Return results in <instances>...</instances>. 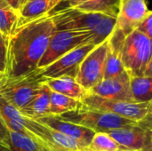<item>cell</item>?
<instances>
[{
    "mask_svg": "<svg viewBox=\"0 0 152 151\" xmlns=\"http://www.w3.org/2000/svg\"><path fill=\"white\" fill-rule=\"evenodd\" d=\"M55 30L49 13L17 28L8 39L3 79H13L34 73Z\"/></svg>",
    "mask_w": 152,
    "mask_h": 151,
    "instance_id": "6da1fadb",
    "label": "cell"
},
{
    "mask_svg": "<svg viewBox=\"0 0 152 151\" xmlns=\"http://www.w3.org/2000/svg\"><path fill=\"white\" fill-rule=\"evenodd\" d=\"M49 15L56 30L90 32L98 45L106 41L113 31L116 19L101 13L87 12L69 7L52 10Z\"/></svg>",
    "mask_w": 152,
    "mask_h": 151,
    "instance_id": "7a4b0ae2",
    "label": "cell"
},
{
    "mask_svg": "<svg viewBox=\"0 0 152 151\" xmlns=\"http://www.w3.org/2000/svg\"><path fill=\"white\" fill-rule=\"evenodd\" d=\"M151 39L139 32L133 31L123 44L121 60L125 71L132 77H152Z\"/></svg>",
    "mask_w": 152,
    "mask_h": 151,
    "instance_id": "3957f363",
    "label": "cell"
},
{
    "mask_svg": "<svg viewBox=\"0 0 152 151\" xmlns=\"http://www.w3.org/2000/svg\"><path fill=\"white\" fill-rule=\"evenodd\" d=\"M57 117L64 121L92 130L95 133H108L119 128H127L141 123L128 120L111 113L87 109L80 105L77 109Z\"/></svg>",
    "mask_w": 152,
    "mask_h": 151,
    "instance_id": "277c9868",
    "label": "cell"
},
{
    "mask_svg": "<svg viewBox=\"0 0 152 151\" xmlns=\"http://www.w3.org/2000/svg\"><path fill=\"white\" fill-rule=\"evenodd\" d=\"M80 106L91 110L111 113L134 122H142L151 117L152 101L140 103L111 101L87 93L80 101Z\"/></svg>",
    "mask_w": 152,
    "mask_h": 151,
    "instance_id": "5b68a950",
    "label": "cell"
},
{
    "mask_svg": "<svg viewBox=\"0 0 152 151\" xmlns=\"http://www.w3.org/2000/svg\"><path fill=\"white\" fill-rule=\"evenodd\" d=\"M86 44H94L96 45L95 38L90 32L77 30H55L49 41L48 46L42 59L37 65V70L44 69L68 52Z\"/></svg>",
    "mask_w": 152,
    "mask_h": 151,
    "instance_id": "8992f818",
    "label": "cell"
},
{
    "mask_svg": "<svg viewBox=\"0 0 152 151\" xmlns=\"http://www.w3.org/2000/svg\"><path fill=\"white\" fill-rule=\"evenodd\" d=\"M43 80L35 72L18 78L3 79L0 85V96L18 110L25 108L38 93Z\"/></svg>",
    "mask_w": 152,
    "mask_h": 151,
    "instance_id": "52a82bcc",
    "label": "cell"
},
{
    "mask_svg": "<svg viewBox=\"0 0 152 151\" xmlns=\"http://www.w3.org/2000/svg\"><path fill=\"white\" fill-rule=\"evenodd\" d=\"M95 46L96 45L94 44L80 45L61 56L44 69L35 71V75L37 78L42 80L53 79L66 76L76 78L80 63Z\"/></svg>",
    "mask_w": 152,
    "mask_h": 151,
    "instance_id": "ba28073f",
    "label": "cell"
},
{
    "mask_svg": "<svg viewBox=\"0 0 152 151\" xmlns=\"http://www.w3.org/2000/svg\"><path fill=\"white\" fill-rule=\"evenodd\" d=\"M108 39L96 45L84 58L78 67L75 79L86 92L103 79Z\"/></svg>",
    "mask_w": 152,
    "mask_h": 151,
    "instance_id": "9c48e42d",
    "label": "cell"
},
{
    "mask_svg": "<svg viewBox=\"0 0 152 151\" xmlns=\"http://www.w3.org/2000/svg\"><path fill=\"white\" fill-rule=\"evenodd\" d=\"M106 133L117 142L119 151L152 150L151 117L134 126L119 128Z\"/></svg>",
    "mask_w": 152,
    "mask_h": 151,
    "instance_id": "30bf717a",
    "label": "cell"
},
{
    "mask_svg": "<svg viewBox=\"0 0 152 151\" xmlns=\"http://www.w3.org/2000/svg\"><path fill=\"white\" fill-rule=\"evenodd\" d=\"M150 12L145 0H127L123 2L110 35L125 40L128 35L137 28Z\"/></svg>",
    "mask_w": 152,
    "mask_h": 151,
    "instance_id": "8fae6325",
    "label": "cell"
},
{
    "mask_svg": "<svg viewBox=\"0 0 152 151\" xmlns=\"http://www.w3.org/2000/svg\"><path fill=\"white\" fill-rule=\"evenodd\" d=\"M87 93L111 101H134L130 89V77L126 72L116 77L102 79Z\"/></svg>",
    "mask_w": 152,
    "mask_h": 151,
    "instance_id": "7c38bea8",
    "label": "cell"
},
{
    "mask_svg": "<svg viewBox=\"0 0 152 151\" xmlns=\"http://www.w3.org/2000/svg\"><path fill=\"white\" fill-rule=\"evenodd\" d=\"M37 121L46 125L51 129H53L77 141L85 149V151L86 150L94 135L95 134V133L93 132L92 130L64 121L55 116H48V117H41L39 119H37Z\"/></svg>",
    "mask_w": 152,
    "mask_h": 151,
    "instance_id": "4fadbf2b",
    "label": "cell"
},
{
    "mask_svg": "<svg viewBox=\"0 0 152 151\" xmlns=\"http://www.w3.org/2000/svg\"><path fill=\"white\" fill-rule=\"evenodd\" d=\"M66 7L76 10L101 13L111 18H117L122 4V0H67Z\"/></svg>",
    "mask_w": 152,
    "mask_h": 151,
    "instance_id": "5bb4252c",
    "label": "cell"
},
{
    "mask_svg": "<svg viewBox=\"0 0 152 151\" xmlns=\"http://www.w3.org/2000/svg\"><path fill=\"white\" fill-rule=\"evenodd\" d=\"M50 93L51 90L43 80V85L38 93L28 105L19 110L20 113L23 117L33 120L50 116Z\"/></svg>",
    "mask_w": 152,
    "mask_h": 151,
    "instance_id": "9a60e30c",
    "label": "cell"
},
{
    "mask_svg": "<svg viewBox=\"0 0 152 151\" xmlns=\"http://www.w3.org/2000/svg\"><path fill=\"white\" fill-rule=\"evenodd\" d=\"M44 81L52 92L61 93L79 101L87 94V92L71 77L66 76Z\"/></svg>",
    "mask_w": 152,
    "mask_h": 151,
    "instance_id": "2e32d148",
    "label": "cell"
},
{
    "mask_svg": "<svg viewBox=\"0 0 152 151\" xmlns=\"http://www.w3.org/2000/svg\"><path fill=\"white\" fill-rule=\"evenodd\" d=\"M0 120L7 129L19 133L29 136L27 130L24 127L25 117L20 113L18 109L13 108L8 102H6L0 96Z\"/></svg>",
    "mask_w": 152,
    "mask_h": 151,
    "instance_id": "e0dca14e",
    "label": "cell"
},
{
    "mask_svg": "<svg viewBox=\"0 0 152 151\" xmlns=\"http://www.w3.org/2000/svg\"><path fill=\"white\" fill-rule=\"evenodd\" d=\"M50 12V0L27 1L19 10L17 28L35 20Z\"/></svg>",
    "mask_w": 152,
    "mask_h": 151,
    "instance_id": "ac0fdd59",
    "label": "cell"
},
{
    "mask_svg": "<svg viewBox=\"0 0 152 151\" xmlns=\"http://www.w3.org/2000/svg\"><path fill=\"white\" fill-rule=\"evenodd\" d=\"M122 47H123V44L113 43L109 41L108 39V47H107L103 79L116 77L126 72L121 60Z\"/></svg>",
    "mask_w": 152,
    "mask_h": 151,
    "instance_id": "d6986e66",
    "label": "cell"
},
{
    "mask_svg": "<svg viewBox=\"0 0 152 151\" xmlns=\"http://www.w3.org/2000/svg\"><path fill=\"white\" fill-rule=\"evenodd\" d=\"M130 89L134 102H148L152 100V77H130Z\"/></svg>",
    "mask_w": 152,
    "mask_h": 151,
    "instance_id": "ffe728a7",
    "label": "cell"
},
{
    "mask_svg": "<svg viewBox=\"0 0 152 151\" xmlns=\"http://www.w3.org/2000/svg\"><path fill=\"white\" fill-rule=\"evenodd\" d=\"M19 12L5 0H0V33L9 38L17 28Z\"/></svg>",
    "mask_w": 152,
    "mask_h": 151,
    "instance_id": "44dd1931",
    "label": "cell"
},
{
    "mask_svg": "<svg viewBox=\"0 0 152 151\" xmlns=\"http://www.w3.org/2000/svg\"><path fill=\"white\" fill-rule=\"evenodd\" d=\"M80 101L67 97L61 93L51 91L50 93V116H60L61 114L77 109Z\"/></svg>",
    "mask_w": 152,
    "mask_h": 151,
    "instance_id": "7402d4cb",
    "label": "cell"
},
{
    "mask_svg": "<svg viewBox=\"0 0 152 151\" xmlns=\"http://www.w3.org/2000/svg\"><path fill=\"white\" fill-rule=\"evenodd\" d=\"M8 139L10 151H43L39 143L25 134L8 131Z\"/></svg>",
    "mask_w": 152,
    "mask_h": 151,
    "instance_id": "603a6c76",
    "label": "cell"
},
{
    "mask_svg": "<svg viewBox=\"0 0 152 151\" xmlns=\"http://www.w3.org/2000/svg\"><path fill=\"white\" fill-rule=\"evenodd\" d=\"M86 151H119V147L108 133H96Z\"/></svg>",
    "mask_w": 152,
    "mask_h": 151,
    "instance_id": "cb8c5ba5",
    "label": "cell"
},
{
    "mask_svg": "<svg viewBox=\"0 0 152 151\" xmlns=\"http://www.w3.org/2000/svg\"><path fill=\"white\" fill-rule=\"evenodd\" d=\"M8 39L4 35L0 33V73L4 74L6 67V58H7V47Z\"/></svg>",
    "mask_w": 152,
    "mask_h": 151,
    "instance_id": "d4e9b609",
    "label": "cell"
},
{
    "mask_svg": "<svg viewBox=\"0 0 152 151\" xmlns=\"http://www.w3.org/2000/svg\"><path fill=\"white\" fill-rule=\"evenodd\" d=\"M136 30L152 39V12L151 11L148 13V15L142 20V21L139 24Z\"/></svg>",
    "mask_w": 152,
    "mask_h": 151,
    "instance_id": "484cf974",
    "label": "cell"
},
{
    "mask_svg": "<svg viewBox=\"0 0 152 151\" xmlns=\"http://www.w3.org/2000/svg\"><path fill=\"white\" fill-rule=\"evenodd\" d=\"M8 131L0 120V142L8 147Z\"/></svg>",
    "mask_w": 152,
    "mask_h": 151,
    "instance_id": "4316f807",
    "label": "cell"
},
{
    "mask_svg": "<svg viewBox=\"0 0 152 151\" xmlns=\"http://www.w3.org/2000/svg\"><path fill=\"white\" fill-rule=\"evenodd\" d=\"M5 1L8 3V4L12 8H13L15 11L19 12V10H20V0H5Z\"/></svg>",
    "mask_w": 152,
    "mask_h": 151,
    "instance_id": "83f0119b",
    "label": "cell"
},
{
    "mask_svg": "<svg viewBox=\"0 0 152 151\" xmlns=\"http://www.w3.org/2000/svg\"><path fill=\"white\" fill-rule=\"evenodd\" d=\"M61 0H50V12L54 9L55 6H57L60 4Z\"/></svg>",
    "mask_w": 152,
    "mask_h": 151,
    "instance_id": "f1b7e54d",
    "label": "cell"
},
{
    "mask_svg": "<svg viewBox=\"0 0 152 151\" xmlns=\"http://www.w3.org/2000/svg\"><path fill=\"white\" fill-rule=\"evenodd\" d=\"M0 151H10L9 150V148L7 146H5L4 143H2L0 142Z\"/></svg>",
    "mask_w": 152,
    "mask_h": 151,
    "instance_id": "f546056e",
    "label": "cell"
},
{
    "mask_svg": "<svg viewBox=\"0 0 152 151\" xmlns=\"http://www.w3.org/2000/svg\"><path fill=\"white\" fill-rule=\"evenodd\" d=\"M40 145L42 146V150L43 151H53V150H52L51 149H49L48 147L45 146V145H42V144H40Z\"/></svg>",
    "mask_w": 152,
    "mask_h": 151,
    "instance_id": "4dcf8cb0",
    "label": "cell"
},
{
    "mask_svg": "<svg viewBox=\"0 0 152 151\" xmlns=\"http://www.w3.org/2000/svg\"><path fill=\"white\" fill-rule=\"evenodd\" d=\"M26 2H27V0H20V7H21V6L24 4Z\"/></svg>",
    "mask_w": 152,
    "mask_h": 151,
    "instance_id": "1f68e13d",
    "label": "cell"
},
{
    "mask_svg": "<svg viewBox=\"0 0 152 151\" xmlns=\"http://www.w3.org/2000/svg\"><path fill=\"white\" fill-rule=\"evenodd\" d=\"M3 78H4V75L0 73V85H1V83H2V80H3Z\"/></svg>",
    "mask_w": 152,
    "mask_h": 151,
    "instance_id": "d6a6232c",
    "label": "cell"
},
{
    "mask_svg": "<svg viewBox=\"0 0 152 151\" xmlns=\"http://www.w3.org/2000/svg\"><path fill=\"white\" fill-rule=\"evenodd\" d=\"M66 1H67V0H61V2H60V4H59L58 5H60L61 4H62V3H64V2H66Z\"/></svg>",
    "mask_w": 152,
    "mask_h": 151,
    "instance_id": "836d02e7",
    "label": "cell"
},
{
    "mask_svg": "<svg viewBox=\"0 0 152 151\" xmlns=\"http://www.w3.org/2000/svg\"><path fill=\"white\" fill-rule=\"evenodd\" d=\"M152 150H140V151H151Z\"/></svg>",
    "mask_w": 152,
    "mask_h": 151,
    "instance_id": "e575fe53",
    "label": "cell"
},
{
    "mask_svg": "<svg viewBox=\"0 0 152 151\" xmlns=\"http://www.w3.org/2000/svg\"><path fill=\"white\" fill-rule=\"evenodd\" d=\"M126 1H127V0H122V3H123V2H126Z\"/></svg>",
    "mask_w": 152,
    "mask_h": 151,
    "instance_id": "d590c367",
    "label": "cell"
},
{
    "mask_svg": "<svg viewBox=\"0 0 152 151\" xmlns=\"http://www.w3.org/2000/svg\"><path fill=\"white\" fill-rule=\"evenodd\" d=\"M27 1H30V0H27Z\"/></svg>",
    "mask_w": 152,
    "mask_h": 151,
    "instance_id": "8d00e7d4",
    "label": "cell"
}]
</instances>
